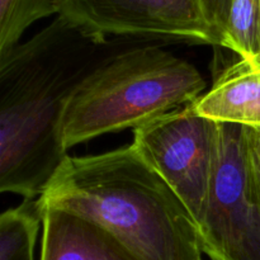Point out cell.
I'll return each mask as SVG.
<instances>
[{
	"mask_svg": "<svg viewBox=\"0 0 260 260\" xmlns=\"http://www.w3.org/2000/svg\"><path fill=\"white\" fill-rule=\"evenodd\" d=\"M196 66L159 45L140 41L91 71L71 94L61 117V141L73 146L102 135L137 128L202 96Z\"/></svg>",
	"mask_w": 260,
	"mask_h": 260,
	"instance_id": "cell-3",
	"label": "cell"
},
{
	"mask_svg": "<svg viewBox=\"0 0 260 260\" xmlns=\"http://www.w3.org/2000/svg\"><path fill=\"white\" fill-rule=\"evenodd\" d=\"M193 104L200 116L217 123L260 127V68L240 58Z\"/></svg>",
	"mask_w": 260,
	"mask_h": 260,
	"instance_id": "cell-8",
	"label": "cell"
},
{
	"mask_svg": "<svg viewBox=\"0 0 260 260\" xmlns=\"http://www.w3.org/2000/svg\"><path fill=\"white\" fill-rule=\"evenodd\" d=\"M193 103L135 128L132 147L174 190L198 226L215 178L220 123L200 116Z\"/></svg>",
	"mask_w": 260,
	"mask_h": 260,
	"instance_id": "cell-4",
	"label": "cell"
},
{
	"mask_svg": "<svg viewBox=\"0 0 260 260\" xmlns=\"http://www.w3.org/2000/svg\"><path fill=\"white\" fill-rule=\"evenodd\" d=\"M222 47L260 68V0H233Z\"/></svg>",
	"mask_w": 260,
	"mask_h": 260,
	"instance_id": "cell-10",
	"label": "cell"
},
{
	"mask_svg": "<svg viewBox=\"0 0 260 260\" xmlns=\"http://www.w3.org/2000/svg\"><path fill=\"white\" fill-rule=\"evenodd\" d=\"M62 0H0V56L19 45L29 25L60 14Z\"/></svg>",
	"mask_w": 260,
	"mask_h": 260,
	"instance_id": "cell-11",
	"label": "cell"
},
{
	"mask_svg": "<svg viewBox=\"0 0 260 260\" xmlns=\"http://www.w3.org/2000/svg\"><path fill=\"white\" fill-rule=\"evenodd\" d=\"M200 2L208 24L217 37L218 46H222L233 0H200Z\"/></svg>",
	"mask_w": 260,
	"mask_h": 260,
	"instance_id": "cell-12",
	"label": "cell"
},
{
	"mask_svg": "<svg viewBox=\"0 0 260 260\" xmlns=\"http://www.w3.org/2000/svg\"><path fill=\"white\" fill-rule=\"evenodd\" d=\"M136 42L89 33L57 15L0 56V192L37 200L62 164L61 117L79 84Z\"/></svg>",
	"mask_w": 260,
	"mask_h": 260,
	"instance_id": "cell-1",
	"label": "cell"
},
{
	"mask_svg": "<svg viewBox=\"0 0 260 260\" xmlns=\"http://www.w3.org/2000/svg\"><path fill=\"white\" fill-rule=\"evenodd\" d=\"M42 212L37 200H24L0 217V260H33Z\"/></svg>",
	"mask_w": 260,
	"mask_h": 260,
	"instance_id": "cell-9",
	"label": "cell"
},
{
	"mask_svg": "<svg viewBox=\"0 0 260 260\" xmlns=\"http://www.w3.org/2000/svg\"><path fill=\"white\" fill-rule=\"evenodd\" d=\"M243 147L249 174L260 194V127H243Z\"/></svg>",
	"mask_w": 260,
	"mask_h": 260,
	"instance_id": "cell-13",
	"label": "cell"
},
{
	"mask_svg": "<svg viewBox=\"0 0 260 260\" xmlns=\"http://www.w3.org/2000/svg\"><path fill=\"white\" fill-rule=\"evenodd\" d=\"M41 212V260H137L93 221L56 208H45Z\"/></svg>",
	"mask_w": 260,
	"mask_h": 260,
	"instance_id": "cell-7",
	"label": "cell"
},
{
	"mask_svg": "<svg viewBox=\"0 0 260 260\" xmlns=\"http://www.w3.org/2000/svg\"><path fill=\"white\" fill-rule=\"evenodd\" d=\"M38 203L93 221L137 260H202L194 218L132 145L66 156Z\"/></svg>",
	"mask_w": 260,
	"mask_h": 260,
	"instance_id": "cell-2",
	"label": "cell"
},
{
	"mask_svg": "<svg viewBox=\"0 0 260 260\" xmlns=\"http://www.w3.org/2000/svg\"><path fill=\"white\" fill-rule=\"evenodd\" d=\"M197 230L211 260H260V194L246 167L243 126L220 123L215 178Z\"/></svg>",
	"mask_w": 260,
	"mask_h": 260,
	"instance_id": "cell-5",
	"label": "cell"
},
{
	"mask_svg": "<svg viewBox=\"0 0 260 260\" xmlns=\"http://www.w3.org/2000/svg\"><path fill=\"white\" fill-rule=\"evenodd\" d=\"M58 15L103 37L169 38L218 46L200 0H62Z\"/></svg>",
	"mask_w": 260,
	"mask_h": 260,
	"instance_id": "cell-6",
	"label": "cell"
}]
</instances>
